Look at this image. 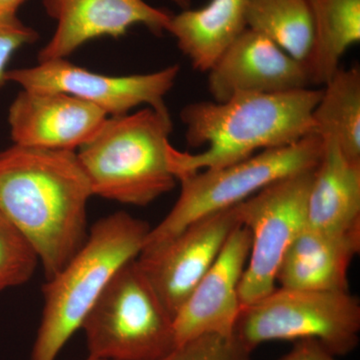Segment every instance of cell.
Returning a JSON list of instances; mask_svg holds the SVG:
<instances>
[{
	"instance_id": "cell-1",
	"label": "cell",
	"mask_w": 360,
	"mask_h": 360,
	"mask_svg": "<svg viewBox=\"0 0 360 360\" xmlns=\"http://www.w3.org/2000/svg\"><path fill=\"white\" fill-rule=\"evenodd\" d=\"M91 196L75 151L15 144L0 151V212L32 246L47 281L86 241Z\"/></svg>"
},
{
	"instance_id": "cell-2",
	"label": "cell",
	"mask_w": 360,
	"mask_h": 360,
	"mask_svg": "<svg viewBox=\"0 0 360 360\" xmlns=\"http://www.w3.org/2000/svg\"><path fill=\"white\" fill-rule=\"evenodd\" d=\"M321 96V89L309 87L281 94H238L222 103L187 104L180 112L187 144L206 148L189 153L172 148L175 177L227 167L314 134L312 113Z\"/></svg>"
},
{
	"instance_id": "cell-3",
	"label": "cell",
	"mask_w": 360,
	"mask_h": 360,
	"mask_svg": "<svg viewBox=\"0 0 360 360\" xmlns=\"http://www.w3.org/2000/svg\"><path fill=\"white\" fill-rule=\"evenodd\" d=\"M150 229L148 222L123 212L94 224L82 248L44 286L30 360H56L116 271L139 257Z\"/></svg>"
},
{
	"instance_id": "cell-4",
	"label": "cell",
	"mask_w": 360,
	"mask_h": 360,
	"mask_svg": "<svg viewBox=\"0 0 360 360\" xmlns=\"http://www.w3.org/2000/svg\"><path fill=\"white\" fill-rule=\"evenodd\" d=\"M168 110H143L105 120L77 153L94 195L123 205L146 206L176 186Z\"/></svg>"
},
{
	"instance_id": "cell-5",
	"label": "cell",
	"mask_w": 360,
	"mask_h": 360,
	"mask_svg": "<svg viewBox=\"0 0 360 360\" xmlns=\"http://www.w3.org/2000/svg\"><path fill=\"white\" fill-rule=\"evenodd\" d=\"M80 328L92 359L160 360L177 345L174 316L136 258L116 271Z\"/></svg>"
},
{
	"instance_id": "cell-6",
	"label": "cell",
	"mask_w": 360,
	"mask_h": 360,
	"mask_svg": "<svg viewBox=\"0 0 360 360\" xmlns=\"http://www.w3.org/2000/svg\"><path fill=\"white\" fill-rule=\"evenodd\" d=\"M322 149L321 137L310 134L227 167L181 175L177 179L181 191L176 202L148 232L143 248L160 245L196 220L239 205L277 180L311 169L321 160Z\"/></svg>"
},
{
	"instance_id": "cell-7",
	"label": "cell",
	"mask_w": 360,
	"mask_h": 360,
	"mask_svg": "<svg viewBox=\"0 0 360 360\" xmlns=\"http://www.w3.org/2000/svg\"><path fill=\"white\" fill-rule=\"evenodd\" d=\"M360 303L349 291L276 288L241 309L233 335L253 352L269 341H319L335 356L359 342Z\"/></svg>"
},
{
	"instance_id": "cell-8",
	"label": "cell",
	"mask_w": 360,
	"mask_h": 360,
	"mask_svg": "<svg viewBox=\"0 0 360 360\" xmlns=\"http://www.w3.org/2000/svg\"><path fill=\"white\" fill-rule=\"evenodd\" d=\"M314 168L277 180L236 205L241 225L251 236L250 257L239 284L241 307L276 290L284 255L307 225Z\"/></svg>"
},
{
	"instance_id": "cell-9",
	"label": "cell",
	"mask_w": 360,
	"mask_h": 360,
	"mask_svg": "<svg viewBox=\"0 0 360 360\" xmlns=\"http://www.w3.org/2000/svg\"><path fill=\"white\" fill-rule=\"evenodd\" d=\"M179 72V65H174L143 75L110 77L63 58L8 70L6 79L22 89L70 94L94 104L111 117L127 115L142 104L168 110L165 97L174 89Z\"/></svg>"
},
{
	"instance_id": "cell-10",
	"label": "cell",
	"mask_w": 360,
	"mask_h": 360,
	"mask_svg": "<svg viewBox=\"0 0 360 360\" xmlns=\"http://www.w3.org/2000/svg\"><path fill=\"white\" fill-rule=\"evenodd\" d=\"M240 225L236 205L196 220L172 238L139 253V269L174 316Z\"/></svg>"
},
{
	"instance_id": "cell-11",
	"label": "cell",
	"mask_w": 360,
	"mask_h": 360,
	"mask_svg": "<svg viewBox=\"0 0 360 360\" xmlns=\"http://www.w3.org/2000/svg\"><path fill=\"white\" fill-rule=\"evenodd\" d=\"M212 101L238 94H281L311 87L307 66L262 33L246 28L207 71Z\"/></svg>"
},
{
	"instance_id": "cell-12",
	"label": "cell",
	"mask_w": 360,
	"mask_h": 360,
	"mask_svg": "<svg viewBox=\"0 0 360 360\" xmlns=\"http://www.w3.org/2000/svg\"><path fill=\"white\" fill-rule=\"evenodd\" d=\"M108 118L101 108L78 97L39 90H21L8 110L13 144L51 150H78Z\"/></svg>"
},
{
	"instance_id": "cell-13",
	"label": "cell",
	"mask_w": 360,
	"mask_h": 360,
	"mask_svg": "<svg viewBox=\"0 0 360 360\" xmlns=\"http://www.w3.org/2000/svg\"><path fill=\"white\" fill-rule=\"evenodd\" d=\"M44 4L58 26L39 51V63L68 58L82 45L99 37L117 39L134 25L162 34L172 15L144 0H44Z\"/></svg>"
},
{
	"instance_id": "cell-14",
	"label": "cell",
	"mask_w": 360,
	"mask_h": 360,
	"mask_svg": "<svg viewBox=\"0 0 360 360\" xmlns=\"http://www.w3.org/2000/svg\"><path fill=\"white\" fill-rule=\"evenodd\" d=\"M251 248L243 225L227 239L214 264L174 316L177 345L202 335H233L240 314L239 284Z\"/></svg>"
},
{
	"instance_id": "cell-15",
	"label": "cell",
	"mask_w": 360,
	"mask_h": 360,
	"mask_svg": "<svg viewBox=\"0 0 360 360\" xmlns=\"http://www.w3.org/2000/svg\"><path fill=\"white\" fill-rule=\"evenodd\" d=\"M360 250V227L329 232L305 227L284 255L276 276L281 288L349 291L348 272Z\"/></svg>"
},
{
	"instance_id": "cell-16",
	"label": "cell",
	"mask_w": 360,
	"mask_h": 360,
	"mask_svg": "<svg viewBox=\"0 0 360 360\" xmlns=\"http://www.w3.org/2000/svg\"><path fill=\"white\" fill-rule=\"evenodd\" d=\"M322 141L307 198V226L329 232L360 227V162L348 160L335 141Z\"/></svg>"
},
{
	"instance_id": "cell-17",
	"label": "cell",
	"mask_w": 360,
	"mask_h": 360,
	"mask_svg": "<svg viewBox=\"0 0 360 360\" xmlns=\"http://www.w3.org/2000/svg\"><path fill=\"white\" fill-rule=\"evenodd\" d=\"M248 0H210L200 8L172 14L167 32L194 70L207 72L248 28Z\"/></svg>"
},
{
	"instance_id": "cell-18",
	"label": "cell",
	"mask_w": 360,
	"mask_h": 360,
	"mask_svg": "<svg viewBox=\"0 0 360 360\" xmlns=\"http://www.w3.org/2000/svg\"><path fill=\"white\" fill-rule=\"evenodd\" d=\"M314 22V44L307 66L312 85L323 86L340 60L360 41V0H307Z\"/></svg>"
},
{
	"instance_id": "cell-19",
	"label": "cell",
	"mask_w": 360,
	"mask_h": 360,
	"mask_svg": "<svg viewBox=\"0 0 360 360\" xmlns=\"http://www.w3.org/2000/svg\"><path fill=\"white\" fill-rule=\"evenodd\" d=\"M314 134L335 141L348 160L360 162V71L340 68L323 85L312 113Z\"/></svg>"
},
{
	"instance_id": "cell-20",
	"label": "cell",
	"mask_w": 360,
	"mask_h": 360,
	"mask_svg": "<svg viewBox=\"0 0 360 360\" xmlns=\"http://www.w3.org/2000/svg\"><path fill=\"white\" fill-rule=\"evenodd\" d=\"M246 23L307 65L314 44L307 0H248Z\"/></svg>"
},
{
	"instance_id": "cell-21",
	"label": "cell",
	"mask_w": 360,
	"mask_h": 360,
	"mask_svg": "<svg viewBox=\"0 0 360 360\" xmlns=\"http://www.w3.org/2000/svg\"><path fill=\"white\" fill-rule=\"evenodd\" d=\"M39 262L30 243L0 212V291L27 283Z\"/></svg>"
},
{
	"instance_id": "cell-22",
	"label": "cell",
	"mask_w": 360,
	"mask_h": 360,
	"mask_svg": "<svg viewBox=\"0 0 360 360\" xmlns=\"http://www.w3.org/2000/svg\"><path fill=\"white\" fill-rule=\"evenodd\" d=\"M251 354L234 335L210 333L180 343L160 360H250Z\"/></svg>"
},
{
	"instance_id": "cell-23",
	"label": "cell",
	"mask_w": 360,
	"mask_h": 360,
	"mask_svg": "<svg viewBox=\"0 0 360 360\" xmlns=\"http://www.w3.org/2000/svg\"><path fill=\"white\" fill-rule=\"evenodd\" d=\"M37 39V32L25 25L18 15L0 18V87L7 82V65L13 54Z\"/></svg>"
},
{
	"instance_id": "cell-24",
	"label": "cell",
	"mask_w": 360,
	"mask_h": 360,
	"mask_svg": "<svg viewBox=\"0 0 360 360\" xmlns=\"http://www.w3.org/2000/svg\"><path fill=\"white\" fill-rule=\"evenodd\" d=\"M279 360H338V357L328 352L319 341L300 340L295 347Z\"/></svg>"
},
{
	"instance_id": "cell-25",
	"label": "cell",
	"mask_w": 360,
	"mask_h": 360,
	"mask_svg": "<svg viewBox=\"0 0 360 360\" xmlns=\"http://www.w3.org/2000/svg\"><path fill=\"white\" fill-rule=\"evenodd\" d=\"M25 0H0V18L18 15V11Z\"/></svg>"
},
{
	"instance_id": "cell-26",
	"label": "cell",
	"mask_w": 360,
	"mask_h": 360,
	"mask_svg": "<svg viewBox=\"0 0 360 360\" xmlns=\"http://www.w3.org/2000/svg\"><path fill=\"white\" fill-rule=\"evenodd\" d=\"M168 1L172 2V4H175L180 7L182 9L191 8V0H168Z\"/></svg>"
},
{
	"instance_id": "cell-27",
	"label": "cell",
	"mask_w": 360,
	"mask_h": 360,
	"mask_svg": "<svg viewBox=\"0 0 360 360\" xmlns=\"http://www.w3.org/2000/svg\"><path fill=\"white\" fill-rule=\"evenodd\" d=\"M87 360H103V359H92V357H89Z\"/></svg>"
}]
</instances>
